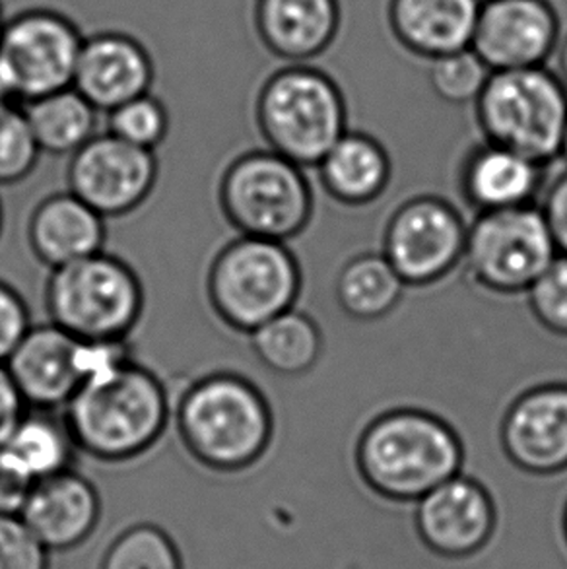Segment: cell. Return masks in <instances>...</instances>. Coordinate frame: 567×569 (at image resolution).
I'll return each instance as SVG.
<instances>
[{"label": "cell", "instance_id": "obj_18", "mask_svg": "<svg viewBox=\"0 0 567 569\" xmlns=\"http://www.w3.org/2000/svg\"><path fill=\"white\" fill-rule=\"evenodd\" d=\"M18 516L49 552H64L80 547L96 531L100 492L78 470H62L31 486Z\"/></svg>", "mask_w": 567, "mask_h": 569}, {"label": "cell", "instance_id": "obj_22", "mask_svg": "<svg viewBox=\"0 0 567 569\" xmlns=\"http://www.w3.org/2000/svg\"><path fill=\"white\" fill-rule=\"evenodd\" d=\"M484 0H389L392 36L426 61L472 47Z\"/></svg>", "mask_w": 567, "mask_h": 569}, {"label": "cell", "instance_id": "obj_34", "mask_svg": "<svg viewBox=\"0 0 567 569\" xmlns=\"http://www.w3.org/2000/svg\"><path fill=\"white\" fill-rule=\"evenodd\" d=\"M30 329L28 303L14 286L0 280V362H7Z\"/></svg>", "mask_w": 567, "mask_h": 569}, {"label": "cell", "instance_id": "obj_16", "mask_svg": "<svg viewBox=\"0 0 567 569\" xmlns=\"http://www.w3.org/2000/svg\"><path fill=\"white\" fill-rule=\"evenodd\" d=\"M28 408L62 410L86 383V342L57 325H31L7 362Z\"/></svg>", "mask_w": 567, "mask_h": 569}, {"label": "cell", "instance_id": "obj_27", "mask_svg": "<svg viewBox=\"0 0 567 569\" xmlns=\"http://www.w3.org/2000/svg\"><path fill=\"white\" fill-rule=\"evenodd\" d=\"M407 284L384 253H360L338 270V308L356 321H379L399 306Z\"/></svg>", "mask_w": 567, "mask_h": 569}, {"label": "cell", "instance_id": "obj_30", "mask_svg": "<svg viewBox=\"0 0 567 569\" xmlns=\"http://www.w3.org/2000/svg\"><path fill=\"white\" fill-rule=\"evenodd\" d=\"M39 150L23 109L16 101L0 103V187L22 183L38 168Z\"/></svg>", "mask_w": 567, "mask_h": 569}, {"label": "cell", "instance_id": "obj_25", "mask_svg": "<svg viewBox=\"0 0 567 569\" xmlns=\"http://www.w3.org/2000/svg\"><path fill=\"white\" fill-rule=\"evenodd\" d=\"M41 154L72 156L98 134L100 111L74 86L22 103Z\"/></svg>", "mask_w": 567, "mask_h": 569}, {"label": "cell", "instance_id": "obj_14", "mask_svg": "<svg viewBox=\"0 0 567 569\" xmlns=\"http://www.w3.org/2000/svg\"><path fill=\"white\" fill-rule=\"evenodd\" d=\"M499 443L515 469L533 477L567 470V383L523 391L499 423Z\"/></svg>", "mask_w": 567, "mask_h": 569}, {"label": "cell", "instance_id": "obj_13", "mask_svg": "<svg viewBox=\"0 0 567 569\" xmlns=\"http://www.w3.org/2000/svg\"><path fill=\"white\" fill-rule=\"evenodd\" d=\"M560 43V20L548 0H484L472 51L496 70L546 67Z\"/></svg>", "mask_w": 567, "mask_h": 569}, {"label": "cell", "instance_id": "obj_37", "mask_svg": "<svg viewBox=\"0 0 567 569\" xmlns=\"http://www.w3.org/2000/svg\"><path fill=\"white\" fill-rule=\"evenodd\" d=\"M556 67H558V78L561 80V84L567 88V33L566 38L560 39L558 49H556Z\"/></svg>", "mask_w": 567, "mask_h": 569}, {"label": "cell", "instance_id": "obj_38", "mask_svg": "<svg viewBox=\"0 0 567 569\" xmlns=\"http://www.w3.org/2000/svg\"><path fill=\"white\" fill-rule=\"evenodd\" d=\"M7 101H14L10 98V92H8L7 84H4V80L0 77V103H7Z\"/></svg>", "mask_w": 567, "mask_h": 569}, {"label": "cell", "instance_id": "obj_28", "mask_svg": "<svg viewBox=\"0 0 567 569\" xmlns=\"http://www.w3.org/2000/svg\"><path fill=\"white\" fill-rule=\"evenodd\" d=\"M100 569H183V560L168 532L145 523L135 525L111 542Z\"/></svg>", "mask_w": 567, "mask_h": 569}, {"label": "cell", "instance_id": "obj_40", "mask_svg": "<svg viewBox=\"0 0 567 569\" xmlns=\"http://www.w3.org/2000/svg\"><path fill=\"white\" fill-rule=\"evenodd\" d=\"M2 230H4V210H2V202H0V238H2Z\"/></svg>", "mask_w": 567, "mask_h": 569}, {"label": "cell", "instance_id": "obj_32", "mask_svg": "<svg viewBox=\"0 0 567 569\" xmlns=\"http://www.w3.org/2000/svg\"><path fill=\"white\" fill-rule=\"evenodd\" d=\"M525 296L537 323L554 337L567 339V254H558Z\"/></svg>", "mask_w": 567, "mask_h": 569}, {"label": "cell", "instance_id": "obj_42", "mask_svg": "<svg viewBox=\"0 0 567 569\" xmlns=\"http://www.w3.org/2000/svg\"><path fill=\"white\" fill-rule=\"evenodd\" d=\"M564 532H566V539H567V508H566V513H564Z\"/></svg>", "mask_w": 567, "mask_h": 569}, {"label": "cell", "instance_id": "obj_12", "mask_svg": "<svg viewBox=\"0 0 567 569\" xmlns=\"http://www.w3.org/2000/svg\"><path fill=\"white\" fill-rule=\"evenodd\" d=\"M160 176L153 150L135 147L111 132H98L70 156L69 191L108 218H123L150 199Z\"/></svg>", "mask_w": 567, "mask_h": 569}, {"label": "cell", "instance_id": "obj_31", "mask_svg": "<svg viewBox=\"0 0 567 569\" xmlns=\"http://www.w3.org/2000/svg\"><path fill=\"white\" fill-rule=\"evenodd\" d=\"M106 116L108 132L135 147L156 152V148L168 139V108L152 92L142 93Z\"/></svg>", "mask_w": 567, "mask_h": 569}, {"label": "cell", "instance_id": "obj_15", "mask_svg": "<svg viewBox=\"0 0 567 569\" xmlns=\"http://www.w3.org/2000/svg\"><path fill=\"white\" fill-rule=\"evenodd\" d=\"M416 531L424 545L445 558L480 552L496 531V506L476 478L459 472L415 503Z\"/></svg>", "mask_w": 567, "mask_h": 569}, {"label": "cell", "instance_id": "obj_10", "mask_svg": "<svg viewBox=\"0 0 567 569\" xmlns=\"http://www.w3.org/2000/svg\"><path fill=\"white\" fill-rule=\"evenodd\" d=\"M82 31L53 8H28L0 28V77L16 103H28L74 82Z\"/></svg>", "mask_w": 567, "mask_h": 569}, {"label": "cell", "instance_id": "obj_2", "mask_svg": "<svg viewBox=\"0 0 567 569\" xmlns=\"http://www.w3.org/2000/svg\"><path fill=\"white\" fill-rule=\"evenodd\" d=\"M177 436L192 461L215 472H243L269 453L275 412L261 387L238 371L195 379L173 407Z\"/></svg>", "mask_w": 567, "mask_h": 569}, {"label": "cell", "instance_id": "obj_23", "mask_svg": "<svg viewBox=\"0 0 567 569\" xmlns=\"http://www.w3.org/2000/svg\"><path fill=\"white\" fill-rule=\"evenodd\" d=\"M78 453L62 410L28 408L0 446V467L30 492L41 480L74 469Z\"/></svg>", "mask_w": 567, "mask_h": 569}, {"label": "cell", "instance_id": "obj_26", "mask_svg": "<svg viewBox=\"0 0 567 569\" xmlns=\"http://www.w3.org/2000/svg\"><path fill=\"white\" fill-rule=\"evenodd\" d=\"M251 350L265 370L278 378H301L322 356V332L311 316L291 308L249 335Z\"/></svg>", "mask_w": 567, "mask_h": 569}, {"label": "cell", "instance_id": "obj_36", "mask_svg": "<svg viewBox=\"0 0 567 569\" xmlns=\"http://www.w3.org/2000/svg\"><path fill=\"white\" fill-rule=\"evenodd\" d=\"M28 412V405L16 387L7 363L0 362V446L12 433L16 423Z\"/></svg>", "mask_w": 567, "mask_h": 569}, {"label": "cell", "instance_id": "obj_4", "mask_svg": "<svg viewBox=\"0 0 567 569\" xmlns=\"http://www.w3.org/2000/svg\"><path fill=\"white\" fill-rule=\"evenodd\" d=\"M255 121L269 150L304 170L317 168L348 131L345 93L322 70L286 64L259 88Z\"/></svg>", "mask_w": 567, "mask_h": 569}, {"label": "cell", "instance_id": "obj_33", "mask_svg": "<svg viewBox=\"0 0 567 569\" xmlns=\"http://www.w3.org/2000/svg\"><path fill=\"white\" fill-rule=\"evenodd\" d=\"M0 569H49V550L10 511H0Z\"/></svg>", "mask_w": 567, "mask_h": 569}, {"label": "cell", "instance_id": "obj_41", "mask_svg": "<svg viewBox=\"0 0 567 569\" xmlns=\"http://www.w3.org/2000/svg\"><path fill=\"white\" fill-rule=\"evenodd\" d=\"M4 20H7V18H4V12H2V4H0V28H2Z\"/></svg>", "mask_w": 567, "mask_h": 569}, {"label": "cell", "instance_id": "obj_9", "mask_svg": "<svg viewBox=\"0 0 567 569\" xmlns=\"http://www.w3.org/2000/svg\"><path fill=\"white\" fill-rule=\"evenodd\" d=\"M560 254L538 204L476 214L460 267L496 296H521Z\"/></svg>", "mask_w": 567, "mask_h": 569}, {"label": "cell", "instance_id": "obj_17", "mask_svg": "<svg viewBox=\"0 0 567 569\" xmlns=\"http://www.w3.org/2000/svg\"><path fill=\"white\" fill-rule=\"evenodd\" d=\"M156 67L150 51L123 31H100L84 38L72 86L100 113L152 92Z\"/></svg>", "mask_w": 567, "mask_h": 569}, {"label": "cell", "instance_id": "obj_7", "mask_svg": "<svg viewBox=\"0 0 567 569\" xmlns=\"http://www.w3.org/2000/svg\"><path fill=\"white\" fill-rule=\"evenodd\" d=\"M486 142L509 148L550 168L560 160L567 123V88L546 67L496 70L475 101Z\"/></svg>", "mask_w": 567, "mask_h": 569}, {"label": "cell", "instance_id": "obj_8", "mask_svg": "<svg viewBox=\"0 0 567 569\" xmlns=\"http://www.w3.org/2000/svg\"><path fill=\"white\" fill-rule=\"evenodd\" d=\"M218 204L239 236L288 243L307 230L315 197L306 171L269 148L233 158L220 176Z\"/></svg>", "mask_w": 567, "mask_h": 569}, {"label": "cell", "instance_id": "obj_19", "mask_svg": "<svg viewBox=\"0 0 567 569\" xmlns=\"http://www.w3.org/2000/svg\"><path fill=\"white\" fill-rule=\"evenodd\" d=\"M546 171L543 163L484 140L460 163V197L475 214L538 204Z\"/></svg>", "mask_w": 567, "mask_h": 569}, {"label": "cell", "instance_id": "obj_29", "mask_svg": "<svg viewBox=\"0 0 567 569\" xmlns=\"http://www.w3.org/2000/svg\"><path fill=\"white\" fill-rule=\"evenodd\" d=\"M491 70L472 51H457L429 61V86L437 98L452 106L475 103Z\"/></svg>", "mask_w": 567, "mask_h": 569}, {"label": "cell", "instance_id": "obj_6", "mask_svg": "<svg viewBox=\"0 0 567 569\" xmlns=\"http://www.w3.org/2000/svg\"><path fill=\"white\" fill-rule=\"evenodd\" d=\"M145 284L129 262L103 249L51 270L49 321L84 340H127L145 316Z\"/></svg>", "mask_w": 567, "mask_h": 569}, {"label": "cell", "instance_id": "obj_11", "mask_svg": "<svg viewBox=\"0 0 567 569\" xmlns=\"http://www.w3.org/2000/svg\"><path fill=\"white\" fill-rule=\"evenodd\" d=\"M468 223L451 202L422 194L402 202L385 223L381 253L407 288L441 282L462 262Z\"/></svg>", "mask_w": 567, "mask_h": 569}, {"label": "cell", "instance_id": "obj_20", "mask_svg": "<svg viewBox=\"0 0 567 569\" xmlns=\"http://www.w3.org/2000/svg\"><path fill=\"white\" fill-rule=\"evenodd\" d=\"M340 20L338 0H255V33L286 64H309L327 53Z\"/></svg>", "mask_w": 567, "mask_h": 569}, {"label": "cell", "instance_id": "obj_39", "mask_svg": "<svg viewBox=\"0 0 567 569\" xmlns=\"http://www.w3.org/2000/svg\"><path fill=\"white\" fill-rule=\"evenodd\" d=\"M560 160H564V163H566L567 168V123L566 131H564V139H561Z\"/></svg>", "mask_w": 567, "mask_h": 569}, {"label": "cell", "instance_id": "obj_21", "mask_svg": "<svg viewBox=\"0 0 567 569\" xmlns=\"http://www.w3.org/2000/svg\"><path fill=\"white\" fill-rule=\"evenodd\" d=\"M26 236L33 257L53 270L103 251L108 223L74 192H53L31 210Z\"/></svg>", "mask_w": 567, "mask_h": 569}, {"label": "cell", "instance_id": "obj_35", "mask_svg": "<svg viewBox=\"0 0 567 569\" xmlns=\"http://www.w3.org/2000/svg\"><path fill=\"white\" fill-rule=\"evenodd\" d=\"M538 207L545 214L548 230L553 233L554 243L561 254H567V170L556 176L543 192Z\"/></svg>", "mask_w": 567, "mask_h": 569}, {"label": "cell", "instance_id": "obj_1", "mask_svg": "<svg viewBox=\"0 0 567 569\" xmlns=\"http://www.w3.org/2000/svg\"><path fill=\"white\" fill-rule=\"evenodd\" d=\"M62 416L80 453L123 465L160 443L173 420V402L160 376L131 358L88 379Z\"/></svg>", "mask_w": 567, "mask_h": 569}, {"label": "cell", "instance_id": "obj_3", "mask_svg": "<svg viewBox=\"0 0 567 569\" xmlns=\"http://www.w3.org/2000/svg\"><path fill=\"white\" fill-rule=\"evenodd\" d=\"M356 467L385 500L416 503L465 467V446L444 418L402 407L376 416L356 441Z\"/></svg>", "mask_w": 567, "mask_h": 569}, {"label": "cell", "instance_id": "obj_5", "mask_svg": "<svg viewBox=\"0 0 567 569\" xmlns=\"http://www.w3.org/2000/svg\"><path fill=\"white\" fill-rule=\"evenodd\" d=\"M301 286V267L288 243L249 236L226 243L207 272V298L216 319L247 337L296 308Z\"/></svg>", "mask_w": 567, "mask_h": 569}, {"label": "cell", "instance_id": "obj_24", "mask_svg": "<svg viewBox=\"0 0 567 569\" xmlns=\"http://www.w3.org/2000/svg\"><path fill=\"white\" fill-rule=\"evenodd\" d=\"M325 192L346 207H368L391 181V158L379 140L346 131L315 168Z\"/></svg>", "mask_w": 567, "mask_h": 569}]
</instances>
